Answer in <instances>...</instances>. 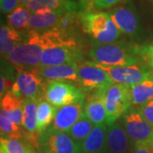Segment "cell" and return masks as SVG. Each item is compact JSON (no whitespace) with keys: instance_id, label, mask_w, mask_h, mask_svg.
Listing matches in <instances>:
<instances>
[{"instance_id":"cell-1","label":"cell","mask_w":153,"mask_h":153,"mask_svg":"<svg viewBox=\"0 0 153 153\" xmlns=\"http://www.w3.org/2000/svg\"><path fill=\"white\" fill-rule=\"evenodd\" d=\"M143 46L128 42L94 46L88 56L94 62L107 66H127L142 63Z\"/></svg>"},{"instance_id":"cell-2","label":"cell","mask_w":153,"mask_h":153,"mask_svg":"<svg viewBox=\"0 0 153 153\" xmlns=\"http://www.w3.org/2000/svg\"><path fill=\"white\" fill-rule=\"evenodd\" d=\"M44 50L39 33L30 31L26 41L16 46L5 59L18 71H38Z\"/></svg>"},{"instance_id":"cell-3","label":"cell","mask_w":153,"mask_h":153,"mask_svg":"<svg viewBox=\"0 0 153 153\" xmlns=\"http://www.w3.org/2000/svg\"><path fill=\"white\" fill-rule=\"evenodd\" d=\"M122 124L134 144L153 147V127L144 117L139 106H130L122 116Z\"/></svg>"},{"instance_id":"cell-4","label":"cell","mask_w":153,"mask_h":153,"mask_svg":"<svg viewBox=\"0 0 153 153\" xmlns=\"http://www.w3.org/2000/svg\"><path fill=\"white\" fill-rule=\"evenodd\" d=\"M131 86L123 83H113L105 94L106 111L105 123L109 126L125 113L132 105Z\"/></svg>"},{"instance_id":"cell-5","label":"cell","mask_w":153,"mask_h":153,"mask_svg":"<svg viewBox=\"0 0 153 153\" xmlns=\"http://www.w3.org/2000/svg\"><path fill=\"white\" fill-rule=\"evenodd\" d=\"M87 62L106 71L115 83H123L129 86L142 82L144 79L150 76L153 71V69L147 67L142 63L133 66H107L94 61Z\"/></svg>"},{"instance_id":"cell-6","label":"cell","mask_w":153,"mask_h":153,"mask_svg":"<svg viewBox=\"0 0 153 153\" xmlns=\"http://www.w3.org/2000/svg\"><path fill=\"white\" fill-rule=\"evenodd\" d=\"M45 99L55 107L84 102L85 94L81 89L65 82H49L45 88Z\"/></svg>"},{"instance_id":"cell-7","label":"cell","mask_w":153,"mask_h":153,"mask_svg":"<svg viewBox=\"0 0 153 153\" xmlns=\"http://www.w3.org/2000/svg\"><path fill=\"white\" fill-rule=\"evenodd\" d=\"M82 60L83 55L78 43L61 44L44 49L42 54L40 67L78 63Z\"/></svg>"},{"instance_id":"cell-8","label":"cell","mask_w":153,"mask_h":153,"mask_svg":"<svg viewBox=\"0 0 153 153\" xmlns=\"http://www.w3.org/2000/svg\"><path fill=\"white\" fill-rule=\"evenodd\" d=\"M77 74L79 84L85 92L107 89L115 83L106 71L88 63L87 61L78 66Z\"/></svg>"},{"instance_id":"cell-9","label":"cell","mask_w":153,"mask_h":153,"mask_svg":"<svg viewBox=\"0 0 153 153\" xmlns=\"http://www.w3.org/2000/svg\"><path fill=\"white\" fill-rule=\"evenodd\" d=\"M109 14L121 33L132 38L138 37L141 33L140 17L134 6L129 4L117 6L110 10Z\"/></svg>"},{"instance_id":"cell-10","label":"cell","mask_w":153,"mask_h":153,"mask_svg":"<svg viewBox=\"0 0 153 153\" xmlns=\"http://www.w3.org/2000/svg\"><path fill=\"white\" fill-rule=\"evenodd\" d=\"M10 90L23 100L40 99L43 97L40 94H45L43 79L38 75V71H18Z\"/></svg>"},{"instance_id":"cell-11","label":"cell","mask_w":153,"mask_h":153,"mask_svg":"<svg viewBox=\"0 0 153 153\" xmlns=\"http://www.w3.org/2000/svg\"><path fill=\"white\" fill-rule=\"evenodd\" d=\"M40 142L44 150L50 153H82L80 145L66 132L56 131L49 128L41 136Z\"/></svg>"},{"instance_id":"cell-12","label":"cell","mask_w":153,"mask_h":153,"mask_svg":"<svg viewBox=\"0 0 153 153\" xmlns=\"http://www.w3.org/2000/svg\"><path fill=\"white\" fill-rule=\"evenodd\" d=\"M134 143L126 133L122 123L114 122L108 126L106 153H132Z\"/></svg>"},{"instance_id":"cell-13","label":"cell","mask_w":153,"mask_h":153,"mask_svg":"<svg viewBox=\"0 0 153 153\" xmlns=\"http://www.w3.org/2000/svg\"><path fill=\"white\" fill-rule=\"evenodd\" d=\"M78 63L62 64L57 66H43L38 70L43 80L49 82H73L79 83L77 74Z\"/></svg>"},{"instance_id":"cell-14","label":"cell","mask_w":153,"mask_h":153,"mask_svg":"<svg viewBox=\"0 0 153 153\" xmlns=\"http://www.w3.org/2000/svg\"><path fill=\"white\" fill-rule=\"evenodd\" d=\"M83 115V102L61 106L56 111L50 128L56 131L67 132Z\"/></svg>"},{"instance_id":"cell-15","label":"cell","mask_w":153,"mask_h":153,"mask_svg":"<svg viewBox=\"0 0 153 153\" xmlns=\"http://www.w3.org/2000/svg\"><path fill=\"white\" fill-rule=\"evenodd\" d=\"M106 89L94 91L83 102V113L94 125L105 123L106 111L105 94Z\"/></svg>"},{"instance_id":"cell-16","label":"cell","mask_w":153,"mask_h":153,"mask_svg":"<svg viewBox=\"0 0 153 153\" xmlns=\"http://www.w3.org/2000/svg\"><path fill=\"white\" fill-rule=\"evenodd\" d=\"M111 20L109 13L97 11H84L81 16V23L84 33L90 36L91 39L107 27Z\"/></svg>"},{"instance_id":"cell-17","label":"cell","mask_w":153,"mask_h":153,"mask_svg":"<svg viewBox=\"0 0 153 153\" xmlns=\"http://www.w3.org/2000/svg\"><path fill=\"white\" fill-rule=\"evenodd\" d=\"M106 123L94 125L89 135L80 144L82 153H105L108 127Z\"/></svg>"},{"instance_id":"cell-18","label":"cell","mask_w":153,"mask_h":153,"mask_svg":"<svg viewBox=\"0 0 153 153\" xmlns=\"http://www.w3.org/2000/svg\"><path fill=\"white\" fill-rule=\"evenodd\" d=\"M66 11H49L33 13L29 22L28 29L34 32H44L56 27L61 17Z\"/></svg>"},{"instance_id":"cell-19","label":"cell","mask_w":153,"mask_h":153,"mask_svg":"<svg viewBox=\"0 0 153 153\" xmlns=\"http://www.w3.org/2000/svg\"><path fill=\"white\" fill-rule=\"evenodd\" d=\"M27 37H25L22 32H19L10 26L2 24L0 27L1 55L6 58V56L16 46L26 41Z\"/></svg>"},{"instance_id":"cell-20","label":"cell","mask_w":153,"mask_h":153,"mask_svg":"<svg viewBox=\"0 0 153 153\" xmlns=\"http://www.w3.org/2000/svg\"><path fill=\"white\" fill-rule=\"evenodd\" d=\"M23 100L11 90L8 91L1 99V111L5 112L11 120L19 126H22Z\"/></svg>"},{"instance_id":"cell-21","label":"cell","mask_w":153,"mask_h":153,"mask_svg":"<svg viewBox=\"0 0 153 153\" xmlns=\"http://www.w3.org/2000/svg\"><path fill=\"white\" fill-rule=\"evenodd\" d=\"M132 104L135 106L146 103L153 98V71L142 82L131 86Z\"/></svg>"},{"instance_id":"cell-22","label":"cell","mask_w":153,"mask_h":153,"mask_svg":"<svg viewBox=\"0 0 153 153\" xmlns=\"http://www.w3.org/2000/svg\"><path fill=\"white\" fill-rule=\"evenodd\" d=\"M39 99H25L23 100L22 127L29 134L38 132L37 129V110Z\"/></svg>"},{"instance_id":"cell-23","label":"cell","mask_w":153,"mask_h":153,"mask_svg":"<svg viewBox=\"0 0 153 153\" xmlns=\"http://www.w3.org/2000/svg\"><path fill=\"white\" fill-rule=\"evenodd\" d=\"M55 106L51 105L44 97L39 99L37 110V129L38 132H44L48 126L53 123L56 114Z\"/></svg>"},{"instance_id":"cell-24","label":"cell","mask_w":153,"mask_h":153,"mask_svg":"<svg viewBox=\"0 0 153 153\" xmlns=\"http://www.w3.org/2000/svg\"><path fill=\"white\" fill-rule=\"evenodd\" d=\"M33 13L25 5H20L15 10L8 15V23L10 27L19 32H22L25 29H28L29 22Z\"/></svg>"},{"instance_id":"cell-25","label":"cell","mask_w":153,"mask_h":153,"mask_svg":"<svg viewBox=\"0 0 153 153\" xmlns=\"http://www.w3.org/2000/svg\"><path fill=\"white\" fill-rule=\"evenodd\" d=\"M94 127V124L83 113V115L79 118V120L66 133L77 144L80 145L89 135V134L93 130Z\"/></svg>"},{"instance_id":"cell-26","label":"cell","mask_w":153,"mask_h":153,"mask_svg":"<svg viewBox=\"0 0 153 153\" xmlns=\"http://www.w3.org/2000/svg\"><path fill=\"white\" fill-rule=\"evenodd\" d=\"M0 132L1 137L8 139H21L22 130L20 126L11 120L10 117L1 111L0 112Z\"/></svg>"},{"instance_id":"cell-27","label":"cell","mask_w":153,"mask_h":153,"mask_svg":"<svg viewBox=\"0 0 153 153\" xmlns=\"http://www.w3.org/2000/svg\"><path fill=\"white\" fill-rule=\"evenodd\" d=\"M120 33L121 32L119 31V29L117 27L113 21L111 20L107 27L103 32L99 33L96 37L92 38L91 40L94 44V46L113 44L117 42V38L120 36Z\"/></svg>"},{"instance_id":"cell-28","label":"cell","mask_w":153,"mask_h":153,"mask_svg":"<svg viewBox=\"0 0 153 153\" xmlns=\"http://www.w3.org/2000/svg\"><path fill=\"white\" fill-rule=\"evenodd\" d=\"M28 150L19 139L1 137L0 153H27Z\"/></svg>"},{"instance_id":"cell-29","label":"cell","mask_w":153,"mask_h":153,"mask_svg":"<svg viewBox=\"0 0 153 153\" xmlns=\"http://www.w3.org/2000/svg\"><path fill=\"white\" fill-rule=\"evenodd\" d=\"M1 86H0V97L1 99L4 96L8 91L11 89V84H12V78L10 76V73L6 71H4V69H1ZM13 85V84H12Z\"/></svg>"},{"instance_id":"cell-30","label":"cell","mask_w":153,"mask_h":153,"mask_svg":"<svg viewBox=\"0 0 153 153\" xmlns=\"http://www.w3.org/2000/svg\"><path fill=\"white\" fill-rule=\"evenodd\" d=\"M141 113L148 123L153 127V98L146 103L139 105Z\"/></svg>"},{"instance_id":"cell-31","label":"cell","mask_w":153,"mask_h":153,"mask_svg":"<svg viewBox=\"0 0 153 153\" xmlns=\"http://www.w3.org/2000/svg\"><path fill=\"white\" fill-rule=\"evenodd\" d=\"M20 4L19 0H0V9L3 14H10Z\"/></svg>"},{"instance_id":"cell-32","label":"cell","mask_w":153,"mask_h":153,"mask_svg":"<svg viewBox=\"0 0 153 153\" xmlns=\"http://www.w3.org/2000/svg\"><path fill=\"white\" fill-rule=\"evenodd\" d=\"M95 6L97 9H107L117 4L122 0H87Z\"/></svg>"},{"instance_id":"cell-33","label":"cell","mask_w":153,"mask_h":153,"mask_svg":"<svg viewBox=\"0 0 153 153\" xmlns=\"http://www.w3.org/2000/svg\"><path fill=\"white\" fill-rule=\"evenodd\" d=\"M143 58L152 69H153V43L147 46H143Z\"/></svg>"},{"instance_id":"cell-34","label":"cell","mask_w":153,"mask_h":153,"mask_svg":"<svg viewBox=\"0 0 153 153\" xmlns=\"http://www.w3.org/2000/svg\"><path fill=\"white\" fill-rule=\"evenodd\" d=\"M132 153H153V148L140 144H134Z\"/></svg>"},{"instance_id":"cell-35","label":"cell","mask_w":153,"mask_h":153,"mask_svg":"<svg viewBox=\"0 0 153 153\" xmlns=\"http://www.w3.org/2000/svg\"><path fill=\"white\" fill-rule=\"evenodd\" d=\"M19 1H20L21 5H26L27 4L30 3V2H32V1H33V0H19Z\"/></svg>"},{"instance_id":"cell-36","label":"cell","mask_w":153,"mask_h":153,"mask_svg":"<svg viewBox=\"0 0 153 153\" xmlns=\"http://www.w3.org/2000/svg\"><path fill=\"white\" fill-rule=\"evenodd\" d=\"M42 153H50V152H48V151H46V150H43V152Z\"/></svg>"},{"instance_id":"cell-37","label":"cell","mask_w":153,"mask_h":153,"mask_svg":"<svg viewBox=\"0 0 153 153\" xmlns=\"http://www.w3.org/2000/svg\"><path fill=\"white\" fill-rule=\"evenodd\" d=\"M27 153H33V152H32V151H30V150H28Z\"/></svg>"},{"instance_id":"cell-38","label":"cell","mask_w":153,"mask_h":153,"mask_svg":"<svg viewBox=\"0 0 153 153\" xmlns=\"http://www.w3.org/2000/svg\"><path fill=\"white\" fill-rule=\"evenodd\" d=\"M105 153H106V152H105Z\"/></svg>"},{"instance_id":"cell-39","label":"cell","mask_w":153,"mask_h":153,"mask_svg":"<svg viewBox=\"0 0 153 153\" xmlns=\"http://www.w3.org/2000/svg\"><path fill=\"white\" fill-rule=\"evenodd\" d=\"M152 148H153V147H152Z\"/></svg>"}]
</instances>
